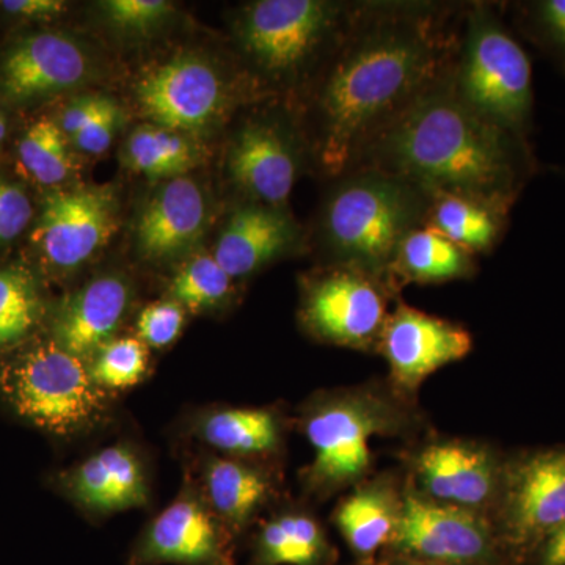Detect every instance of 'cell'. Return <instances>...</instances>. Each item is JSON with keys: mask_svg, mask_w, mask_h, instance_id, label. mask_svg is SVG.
Returning <instances> with one entry per match:
<instances>
[{"mask_svg": "<svg viewBox=\"0 0 565 565\" xmlns=\"http://www.w3.org/2000/svg\"><path fill=\"white\" fill-rule=\"evenodd\" d=\"M519 10L523 33L565 73V0H537Z\"/></svg>", "mask_w": 565, "mask_h": 565, "instance_id": "obj_33", "label": "cell"}, {"mask_svg": "<svg viewBox=\"0 0 565 565\" xmlns=\"http://www.w3.org/2000/svg\"><path fill=\"white\" fill-rule=\"evenodd\" d=\"M355 167L396 174L430 196H463L509 212L539 170L527 139L467 106L451 76L375 134Z\"/></svg>", "mask_w": 565, "mask_h": 565, "instance_id": "obj_2", "label": "cell"}, {"mask_svg": "<svg viewBox=\"0 0 565 565\" xmlns=\"http://www.w3.org/2000/svg\"><path fill=\"white\" fill-rule=\"evenodd\" d=\"M206 223L207 204L200 185L191 178H173L141 212L137 245L145 258L163 262L191 250Z\"/></svg>", "mask_w": 565, "mask_h": 565, "instance_id": "obj_19", "label": "cell"}, {"mask_svg": "<svg viewBox=\"0 0 565 565\" xmlns=\"http://www.w3.org/2000/svg\"><path fill=\"white\" fill-rule=\"evenodd\" d=\"M300 243V230L285 207L248 203L233 212L214 258L232 278L255 274Z\"/></svg>", "mask_w": 565, "mask_h": 565, "instance_id": "obj_18", "label": "cell"}, {"mask_svg": "<svg viewBox=\"0 0 565 565\" xmlns=\"http://www.w3.org/2000/svg\"><path fill=\"white\" fill-rule=\"evenodd\" d=\"M228 170L253 203L285 207L299 172L291 131L274 118L247 122L233 141Z\"/></svg>", "mask_w": 565, "mask_h": 565, "instance_id": "obj_16", "label": "cell"}, {"mask_svg": "<svg viewBox=\"0 0 565 565\" xmlns=\"http://www.w3.org/2000/svg\"><path fill=\"white\" fill-rule=\"evenodd\" d=\"M411 423L396 393L362 386L326 397L305 418L315 451L308 484L323 494L362 484L374 462L371 440L401 434Z\"/></svg>", "mask_w": 565, "mask_h": 565, "instance_id": "obj_5", "label": "cell"}, {"mask_svg": "<svg viewBox=\"0 0 565 565\" xmlns=\"http://www.w3.org/2000/svg\"><path fill=\"white\" fill-rule=\"evenodd\" d=\"M0 7L7 13L22 18H50L65 10L61 0H3Z\"/></svg>", "mask_w": 565, "mask_h": 565, "instance_id": "obj_39", "label": "cell"}, {"mask_svg": "<svg viewBox=\"0 0 565 565\" xmlns=\"http://www.w3.org/2000/svg\"><path fill=\"white\" fill-rule=\"evenodd\" d=\"M35 277L24 267L0 269V349L20 343L41 316Z\"/></svg>", "mask_w": 565, "mask_h": 565, "instance_id": "obj_29", "label": "cell"}, {"mask_svg": "<svg viewBox=\"0 0 565 565\" xmlns=\"http://www.w3.org/2000/svg\"><path fill=\"white\" fill-rule=\"evenodd\" d=\"M404 490L393 478H379L362 482L338 505L334 522L353 553L362 559H371L390 545L401 509Z\"/></svg>", "mask_w": 565, "mask_h": 565, "instance_id": "obj_21", "label": "cell"}, {"mask_svg": "<svg viewBox=\"0 0 565 565\" xmlns=\"http://www.w3.org/2000/svg\"><path fill=\"white\" fill-rule=\"evenodd\" d=\"M463 10L430 2H359L330 52L316 98L323 172L333 178L349 172L375 134L451 76Z\"/></svg>", "mask_w": 565, "mask_h": 565, "instance_id": "obj_1", "label": "cell"}, {"mask_svg": "<svg viewBox=\"0 0 565 565\" xmlns=\"http://www.w3.org/2000/svg\"><path fill=\"white\" fill-rule=\"evenodd\" d=\"M122 122H125V114H122L120 104L107 96L106 103L103 104L98 114L70 141L77 150L88 152V154H102L109 150Z\"/></svg>", "mask_w": 565, "mask_h": 565, "instance_id": "obj_36", "label": "cell"}, {"mask_svg": "<svg viewBox=\"0 0 565 565\" xmlns=\"http://www.w3.org/2000/svg\"><path fill=\"white\" fill-rule=\"evenodd\" d=\"M359 2L258 0L245 7L237 39L267 76L285 79L307 68L321 52H332Z\"/></svg>", "mask_w": 565, "mask_h": 565, "instance_id": "obj_6", "label": "cell"}, {"mask_svg": "<svg viewBox=\"0 0 565 565\" xmlns=\"http://www.w3.org/2000/svg\"><path fill=\"white\" fill-rule=\"evenodd\" d=\"M232 280L214 255L200 253L174 275L170 296L181 307L204 310L225 300L232 289Z\"/></svg>", "mask_w": 565, "mask_h": 565, "instance_id": "obj_31", "label": "cell"}, {"mask_svg": "<svg viewBox=\"0 0 565 565\" xmlns=\"http://www.w3.org/2000/svg\"><path fill=\"white\" fill-rule=\"evenodd\" d=\"M18 158L29 177L43 185L61 184L71 172L68 139L50 118H41L25 131Z\"/></svg>", "mask_w": 565, "mask_h": 565, "instance_id": "obj_30", "label": "cell"}, {"mask_svg": "<svg viewBox=\"0 0 565 565\" xmlns=\"http://www.w3.org/2000/svg\"><path fill=\"white\" fill-rule=\"evenodd\" d=\"M145 371V344L134 338H122L104 345L96 355L90 373L93 381L102 388H126L140 382Z\"/></svg>", "mask_w": 565, "mask_h": 565, "instance_id": "obj_32", "label": "cell"}, {"mask_svg": "<svg viewBox=\"0 0 565 565\" xmlns=\"http://www.w3.org/2000/svg\"><path fill=\"white\" fill-rule=\"evenodd\" d=\"M184 326V310L180 303L156 302L141 311L137 332L141 343L161 349L172 344Z\"/></svg>", "mask_w": 565, "mask_h": 565, "instance_id": "obj_35", "label": "cell"}, {"mask_svg": "<svg viewBox=\"0 0 565 565\" xmlns=\"http://www.w3.org/2000/svg\"><path fill=\"white\" fill-rule=\"evenodd\" d=\"M393 556L433 565H511L492 519L404 490Z\"/></svg>", "mask_w": 565, "mask_h": 565, "instance_id": "obj_10", "label": "cell"}, {"mask_svg": "<svg viewBox=\"0 0 565 565\" xmlns=\"http://www.w3.org/2000/svg\"><path fill=\"white\" fill-rule=\"evenodd\" d=\"M473 349V338L460 323L427 315L397 300L386 318L377 351L390 367L393 392L414 396L435 371L460 362Z\"/></svg>", "mask_w": 565, "mask_h": 565, "instance_id": "obj_12", "label": "cell"}, {"mask_svg": "<svg viewBox=\"0 0 565 565\" xmlns=\"http://www.w3.org/2000/svg\"><path fill=\"white\" fill-rule=\"evenodd\" d=\"M104 17L122 32L143 33L162 24L172 11L166 0H107L102 3Z\"/></svg>", "mask_w": 565, "mask_h": 565, "instance_id": "obj_34", "label": "cell"}, {"mask_svg": "<svg viewBox=\"0 0 565 565\" xmlns=\"http://www.w3.org/2000/svg\"><path fill=\"white\" fill-rule=\"evenodd\" d=\"M88 73L90 58L77 41L65 33H32L3 55L0 93L10 102H32L77 87Z\"/></svg>", "mask_w": 565, "mask_h": 565, "instance_id": "obj_15", "label": "cell"}, {"mask_svg": "<svg viewBox=\"0 0 565 565\" xmlns=\"http://www.w3.org/2000/svg\"><path fill=\"white\" fill-rule=\"evenodd\" d=\"M141 111L151 125L181 134L210 128L225 109L221 74L195 55H178L148 71L136 88Z\"/></svg>", "mask_w": 565, "mask_h": 565, "instance_id": "obj_13", "label": "cell"}, {"mask_svg": "<svg viewBox=\"0 0 565 565\" xmlns=\"http://www.w3.org/2000/svg\"><path fill=\"white\" fill-rule=\"evenodd\" d=\"M129 302L121 278H96L62 305L52 326L54 343L84 359L110 343Z\"/></svg>", "mask_w": 565, "mask_h": 565, "instance_id": "obj_20", "label": "cell"}, {"mask_svg": "<svg viewBox=\"0 0 565 565\" xmlns=\"http://www.w3.org/2000/svg\"><path fill=\"white\" fill-rule=\"evenodd\" d=\"M473 253L441 236L440 233L419 226L404 237L390 267V278L397 289L408 282L440 285L465 280L478 273Z\"/></svg>", "mask_w": 565, "mask_h": 565, "instance_id": "obj_23", "label": "cell"}, {"mask_svg": "<svg viewBox=\"0 0 565 565\" xmlns=\"http://www.w3.org/2000/svg\"><path fill=\"white\" fill-rule=\"evenodd\" d=\"M7 136V117L2 110H0V143H2L3 139Z\"/></svg>", "mask_w": 565, "mask_h": 565, "instance_id": "obj_42", "label": "cell"}, {"mask_svg": "<svg viewBox=\"0 0 565 565\" xmlns=\"http://www.w3.org/2000/svg\"><path fill=\"white\" fill-rule=\"evenodd\" d=\"M117 212V199L109 188L47 193L33 243L52 266L76 269L114 236Z\"/></svg>", "mask_w": 565, "mask_h": 565, "instance_id": "obj_14", "label": "cell"}, {"mask_svg": "<svg viewBox=\"0 0 565 565\" xmlns=\"http://www.w3.org/2000/svg\"><path fill=\"white\" fill-rule=\"evenodd\" d=\"M451 85L487 120L527 139L533 129V65L492 6L465 10Z\"/></svg>", "mask_w": 565, "mask_h": 565, "instance_id": "obj_4", "label": "cell"}, {"mask_svg": "<svg viewBox=\"0 0 565 565\" xmlns=\"http://www.w3.org/2000/svg\"><path fill=\"white\" fill-rule=\"evenodd\" d=\"M106 99L107 96L104 95H85L68 103L63 110L61 125H58L68 141L98 114Z\"/></svg>", "mask_w": 565, "mask_h": 565, "instance_id": "obj_38", "label": "cell"}, {"mask_svg": "<svg viewBox=\"0 0 565 565\" xmlns=\"http://www.w3.org/2000/svg\"><path fill=\"white\" fill-rule=\"evenodd\" d=\"M199 147L188 134L170 131L156 125H143L134 129L125 150L122 161L132 172L159 180L180 178L200 162Z\"/></svg>", "mask_w": 565, "mask_h": 565, "instance_id": "obj_26", "label": "cell"}, {"mask_svg": "<svg viewBox=\"0 0 565 565\" xmlns=\"http://www.w3.org/2000/svg\"><path fill=\"white\" fill-rule=\"evenodd\" d=\"M337 180L319 218L322 250L330 264L393 282L390 267L397 247L424 226L433 196L414 182L371 167H355Z\"/></svg>", "mask_w": 565, "mask_h": 565, "instance_id": "obj_3", "label": "cell"}, {"mask_svg": "<svg viewBox=\"0 0 565 565\" xmlns=\"http://www.w3.org/2000/svg\"><path fill=\"white\" fill-rule=\"evenodd\" d=\"M492 522L511 565L533 559L539 546L565 526V446L505 457Z\"/></svg>", "mask_w": 565, "mask_h": 565, "instance_id": "obj_7", "label": "cell"}, {"mask_svg": "<svg viewBox=\"0 0 565 565\" xmlns=\"http://www.w3.org/2000/svg\"><path fill=\"white\" fill-rule=\"evenodd\" d=\"M531 561L534 565H565V526L550 535Z\"/></svg>", "mask_w": 565, "mask_h": 565, "instance_id": "obj_40", "label": "cell"}, {"mask_svg": "<svg viewBox=\"0 0 565 565\" xmlns=\"http://www.w3.org/2000/svg\"><path fill=\"white\" fill-rule=\"evenodd\" d=\"M134 565H234L221 527L202 504L181 498L156 516L132 555Z\"/></svg>", "mask_w": 565, "mask_h": 565, "instance_id": "obj_17", "label": "cell"}, {"mask_svg": "<svg viewBox=\"0 0 565 565\" xmlns=\"http://www.w3.org/2000/svg\"><path fill=\"white\" fill-rule=\"evenodd\" d=\"M206 489L218 514L233 526H244L267 500L270 484L255 468L233 460H215L206 471Z\"/></svg>", "mask_w": 565, "mask_h": 565, "instance_id": "obj_28", "label": "cell"}, {"mask_svg": "<svg viewBox=\"0 0 565 565\" xmlns=\"http://www.w3.org/2000/svg\"><path fill=\"white\" fill-rule=\"evenodd\" d=\"M509 211L456 195H435L424 226L473 255L490 253L503 239Z\"/></svg>", "mask_w": 565, "mask_h": 565, "instance_id": "obj_24", "label": "cell"}, {"mask_svg": "<svg viewBox=\"0 0 565 565\" xmlns=\"http://www.w3.org/2000/svg\"><path fill=\"white\" fill-rule=\"evenodd\" d=\"M377 565H433V564H424L416 563V561L403 559V557L393 556L390 561H384V563Z\"/></svg>", "mask_w": 565, "mask_h": 565, "instance_id": "obj_41", "label": "cell"}, {"mask_svg": "<svg viewBox=\"0 0 565 565\" xmlns=\"http://www.w3.org/2000/svg\"><path fill=\"white\" fill-rule=\"evenodd\" d=\"M202 437L228 455H269L280 445V423L264 408H225L207 416Z\"/></svg>", "mask_w": 565, "mask_h": 565, "instance_id": "obj_27", "label": "cell"}, {"mask_svg": "<svg viewBox=\"0 0 565 565\" xmlns=\"http://www.w3.org/2000/svg\"><path fill=\"white\" fill-rule=\"evenodd\" d=\"M333 546L321 525L305 514H285L264 525L255 565H332Z\"/></svg>", "mask_w": 565, "mask_h": 565, "instance_id": "obj_25", "label": "cell"}, {"mask_svg": "<svg viewBox=\"0 0 565 565\" xmlns=\"http://www.w3.org/2000/svg\"><path fill=\"white\" fill-rule=\"evenodd\" d=\"M399 289L362 269L330 264L326 273L308 281L302 321L323 343L377 351L390 315V302Z\"/></svg>", "mask_w": 565, "mask_h": 565, "instance_id": "obj_9", "label": "cell"}, {"mask_svg": "<svg viewBox=\"0 0 565 565\" xmlns=\"http://www.w3.org/2000/svg\"><path fill=\"white\" fill-rule=\"evenodd\" d=\"M31 199L21 185L0 177V245L17 239L32 221Z\"/></svg>", "mask_w": 565, "mask_h": 565, "instance_id": "obj_37", "label": "cell"}, {"mask_svg": "<svg viewBox=\"0 0 565 565\" xmlns=\"http://www.w3.org/2000/svg\"><path fill=\"white\" fill-rule=\"evenodd\" d=\"M505 456L463 438H435L408 457L412 489L434 503L490 516L497 505Z\"/></svg>", "mask_w": 565, "mask_h": 565, "instance_id": "obj_11", "label": "cell"}, {"mask_svg": "<svg viewBox=\"0 0 565 565\" xmlns=\"http://www.w3.org/2000/svg\"><path fill=\"white\" fill-rule=\"evenodd\" d=\"M2 388L22 418L52 434L85 429L104 407L102 386L82 359L54 341L22 355Z\"/></svg>", "mask_w": 565, "mask_h": 565, "instance_id": "obj_8", "label": "cell"}, {"mask_svg": "<svg viewBox=\"0 0 565 565\" xmlns=\"http://www.w3.org/2000/svg\"><path fill=\"white\" fill-rule=\"evenodd\" d=\"M71 487L77 500L93 511H125L148 500L139 459L125 446H109L85 460L74 473Z\"/></svg>", "mask_w": 565, "mask_h": 565, "instance_id": "obj_22", "label": "cell"}]
</instances>
